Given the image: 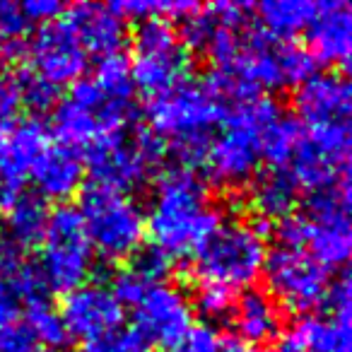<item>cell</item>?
<instances>
[{"label": "cell", "instance_id": "1", "mask_svg": "<svg viewBox=\"0 0 352 352\" xmlns=\"http://www.w3.org/2000/svg\"><path fill=\"white\" fill-rule=\"evenodd\" d=\"M145 222L155 241L152 246L174 258L196 254L222 215L201 176L186 166H169L157 179Z\"/></svg>", "mask_w": 352, "mask_h": 352}, {"label": "cell", "instance_id": "2", "mask_svg": "<svg viewBox=\"0 0 352 352\" xmlns=\"http://www.w3.org/2000/svg\"><path fill=\"white\" fill-rule=\"evenodd\" d=\"M150 131L160 140H169L179 166H198L206 160L210 131L222 123L225 109L215 94L198 80H182L174 87L157 92L147 99Z\"/></svg>", "mask_w": 352, "mask_h": 352}, {"label": "cell", "instance_id": "3", "mask_svg": "<svg viewBox=\"0 0 352 352\" xmlns=\"http://www.w3.org/2000/svg\"><path fill=\"white\" fill-rule=\"evenodd\" d=\"M283 113V107L273 97H263V94L227 109L222 118L225 131L215 140H210L203 160L208 176L217 186L239 188L254 182L256 171L263 162L261 138Z\"/></svg>", "mask_w": 352, "mask_h": 352}, {"label": "cell", "instance_id": "4", "mask_svg": "<svg viewBox=\"0 0 352 352\" xmlns=\"http://www.w3.org/2000/svg\"><path fill=\"white\" fill-rule=\"evenodd\" d=\"M263 232L251 222L227 220L193 254V273L201 283L230 287L232 292L251 287L263 273L265 263Z\"/></svg>", "mask_w": 352, "mask_h": 352}, {"label": "cell", "instance_id": "5", "mask_svg": "<svg viewBox=\"0 0 352 352\" xmlns=\"http://www.w3.org/2000/svg\"><path fill=\"white\" fill-rule=\"evenodd\" d=\"M222 73L232 75L254 92L263 89H285L302 85L314 73V60L307 49L294 41H275L261 30H246L236 41Z\"/></svg>", "mask_w": 352, "mask_h": 352}, {"label": "cell", "instance_id": "6", "mask_svg": "<svg viewBox=\"0 0 352 352\" xmlns=\"http://www.w3.org/2000/svg\"><path fill=\"white\" fill-rule=\"evenodd\" d=\"M80 217L94 254L107 261L131 258L147 234L145 210L131 193L89 184L80 193Z\"/></svg>", "mask_w": 352, "mask_h": 352}, {"label": "cell", "instance_id": "7", "mask_svg": "<svg viewBox=\"0 0 352 352\" xmlns=\"http://www.w3.org/2000/svg\"><path fill=\"white\" fill-rule=\"evenodd\" d=\"M87 150L92 184L128 193L140 188L160 166L164 157V140H160L147 126L131 123L123 131L97 140Z\"/></svg>", "mask_w": 352, "mask_h": 352}, {"label": "cell", "instance_id": "8", "mask_svg": "<svg viewBox=\"0 0 352 352\" xmlns=\"http://www.w3.org/2000/svg\"><path fill=\"white\" fill-rule=\"evenodd\" d=\"M135 116L133 102L111 99L97 87L92 78H82L73 85L68 97L56 104L54 135L60 145L92 147L97 140L128 128Z\"/></svg>", "mask_w": 352, "mask_h": 352}, {"label": "cell", "instance_id": "9", "mask_svg": "<svg viewBox=\"0 0 352 352\" xmlns=\"http://www.w3.org/2000/svg\"><path fill=\"white\" fill-rule=\"evenodd\" d=\"M39 273L51 292L68 294L89 280L94 268V249L85 232V222L75 206H58L49 215L41 239Z\"/></svg>", "mask_w": 352, "mask_h": 352}, {"label": "cell", "instance_id": "10", "mask_svg": "<svg viewBox=\"0 0 352 352\" xmlns=\"http://www.w3.org/2000/svg\"><path fill=\"white\" fill-rule=\"evenodd\" d=\"M128 63L133 85L152 97L188 78L191 51L184 46L169 20L150 17L138 25L133 36V58Z\"/></svg>", "mask_w": 352, "mask_h": 352}, {"label": "cell", "instance_id": "11", "mask_svg": "<svg viewBox=\"0 0 352 352\" xmlns=\"http://www.w3.org/2000/svg\"><path fill=\"white\" fill-rule=\"evenodd\" d=\"M304 246L326 270L345 268L352 251L350 179L323 191H314L304 208Z\"/></svg>", "mask_w": 352, "mask_h": 352}, {"label": "cell", "instance_id": "12", "mask_svg": "<svg viewBox=\"0 0 352 352\" xmlns=\"http://www.w3.org/2000/svg\"><path fill=\"white\" fill-rule=\"evenodd\" d=\"M265 292L278 302L280 309L309 314L326 304L331 275L321 263L302 249L275 246L263 263Z\"/></svg>", "mask_w": 352, "mask_h": 352}, {"label": "cell", "instance_id": "13", "mask_svg": "<svg viewBox=\"0 0 352 352\" xmlns=\"http://www.w3.org/2000/svg\"><path fill=\"white\" fill-rule=\"evenodd\" d=\"M350 164V126L302 128L287 171L299 188L323 191L347 179Z\"/></svg>", "mask_w": 352, "mask_h": 352}, {"label": "cell", "instance_id": "14", "mask_svg": "<svg viewBox=\"0 0 352 352\" xmlns=\"http://www.w3.org/2000/svg\"><path fill=\"white\" fill-rule=\"evenodd\" d=\"M135 328L152 345L174 347L193 328V307L182 287L160 283L135 304Z\"/></svg>", "mask_w": 352, "mask_h": 352}, {"label": "cell", "instance_id": "15", "mask_svg": "<svg viewBox=\"0 0 352 352\" xmlns=\"http://www.w3.org/2000/svg\"><path fill=\"white\" fill-rule=\"evenodd\" d=\"M49 145V128L36 118L0 128V210H6L25 191L32 166Z\"/></svg>", "mask_w": 352, "mask_h": 352}, {"label": "cell", "instance_id": "16", "mask_svg": "<svg viewBox=\"0 0 352 352\" xmlns=\"http://www.w3.org/2000/svg\"><path fill=\"white\" fill-rule=\"evenodd\" d=\"M27 54H30L32 73H36L41 80L58 89L63 85H75L78 80H82L87 70V54L80 49V44L60 17L36 30Z\"/></svg>", "mask_w": 352, "mask_h": 352}, {"label": "cell", "instance_id": "17", "mask_svg": "<svg viewBox=\"0 0 352 352\" xmlns=\"http://www.w3.org/2000/svg\"><path fill=\"white\" fill-rule=\"evenodd\" d=\"M70 338L94 340L113 331L123 321V307L111 294V289L97 283H85L63 294V302L56 309Z\"/></svg>", "mask_w": 352, "mask_h": 352}, {"label": "cell", "instance_id": "18", "mask_svg": "<svg viewBox=\"0 0 352 352\" xmlns=\"http://www.w3.org/2000/svg\"><path fill=\"white\" fill-rule=\"evenodd\" d=\"M352 92L342 73H311L294 89V111L307 128L350 126Z\"/></svg>", "mask_w": 352, "mask_h": 352}, {"label": "cell", "instance_id": "19", "mask_svg": "<svg viewBox=\"0 0 352 352\" xmlns=\"http://www.w3.org/2000/svg\"><path fill=\"white\" fill-rule=\"evenodd\" d=\"M60 20L87 56L104 58V56L121 54L128 39V20L118 15L111 6L75 3L73 8L63 10Z\"/></svg>", "mask_w": 352, "mask_h": 352}, {"label": "cell", "instance_id": "20", "mask_svg": "<svg viewBox=\"0 0 352 352\" xmlns=\"http://www.w3.org/2000/svg\"><path fill=\"white\" fill-rule=\"evenodd\" d=\"M307 46L314 63L347 65L352 54V10L345 0L316 3V15L307 27Z\"/></svg>", "mask_w": 352, "mask_h": 352}, {"label": "cell", "instance_id": "21", "mask_svg": "<svg viewBox=\"0 0 352 352\" xmlns=\"http://www.w3.org/2000/svg\"><path fill=\"white\" fill-rule=\"evenodd\" d=\"M30 179L36 186V196L44 198V201H60V206H63L70 196H75L82 188V155L73 147L51 142L39 155V160L34 162Z\"/></svg>", "mask_w": 352, "mask_h": 352}, {"label": "cell", "instance_id": "22", "mask_svg": "<svg viewBox=\"0 0 352 352\" xmlns=\"http://www.w3.org/2000/svg\"><path fill=\"white\" fill-rule=\"evenodd\" d=\"M232 326L246 345H268L283 333V309L265 289L246 287L232 307Z\"/></svg>", "mask_w": 352, "mask_h": 352}, {"label": "cell", "instance_id": "23", "mask_svg": "<svg viewBox=\"0 0 352 352\" xmlns=\"http://www.w3.org/2000/svg\"><path fill=\"white\" fill-rule=\"evenodd\" d=\"M0 215H3V234H6L3 241L22 254L41 244L51 210L44 198L22 191L6 210H0Z\"/></svg>", "mask_w": 352, "mask_h": 352}, {"label": "cell", "instance_id": "24", "mask_svg": "<svg viewBox=\"0 0 352 352\" xmlns=\"http://www.w3.org/2000/svg\"><path fill=\"white\" fill-rule=\"evenodd\" d=\"M287 340L299 352H350V316L309 314L294 323Z\"/></svg>", "mask_w": 352, "mask_h": 352}, {"label": "cell", "instance_id": "25", "mask_svg": "<svg viewBox=\"0 0 352 352\" xmlns=\"http://www.w3.org/2000/svg\"><path fill=\"white\" fill-rule=\"evenodd\" d=\"M251 208L263 225L292 215L299 198V186L285 169H270L251 184Z\"/></svg>", "mask_w": 352, "mask_h": 352}, {"label": "cell", "instance_id": "26", "mask_svg": "<svg viewBox=\"0 0 352 352\" xmlns=\"http://www.w3.org/2000/svg\"><path fill=\"white\" fill-rule=\"evenodd\" d=\"M263 34L275 41H292L299 32H307L316 15V3L309 0H268L254 8Z\"/></svg>", "mask_w": 352, "mask_h": 352}, {"label": "cell", "instance_id": "27", "mask_svg": "<svg viewBox=\"0 0 352 352\" xmlns=\"http://www.w3.org/2000/svg\"><path fill=\"white\" fill-rule=\"evenodd\" d=\"M92 80L104 94L111 99H121V102H133V78H131V63L123 54H111L99 58L97 68H94Z\"/></svg>", "mask_w": 352, "mask_h": 352}, {"label": "cell", "instance_id": "28", "mask_svg": "<svg viewBox=\"0 0 352 352\" xmlns=\"http://www.w3.org/2000/svg\"><path fill=\"white\" fill-rule=\"evenodd\" d=\"M27 328L32 331V336L36 338L41 347L46 352L49 350H63L70 342V336L65 331L63 321H60L58 311L51 304H39V307L27 309Z\"/></svg>", "mask_w": 352, "mask_h": 352}, {"label": "cell", "instance_id": "29", "mask_svg": "<svg viewBox=\"0 0 352 352\" xmlns=\"http://www.w3.org/2000/svg\"><path fill=\"white\" fill-rule=\"evenodd\" d=\"M8 289L10 294L17 299V304H25L30 307H39V304H49V285H46L44 275L39 273V268L32 263H25L22 261L15 270L8 278Z\"/></svg>", "mask_w": 352, "mask_h": 352}, {"label": "cell", "instance_id": "30", "mask_svg": "<svg viewBox=\"0 0 352 352\" xmlns=\"http://www.w3.org/2000/svg\"><path fill=\"white\" fill-rule=\"evenodd\" d=\"M234 292L230 287L212 283H201L196 287V297H193L191 307L208 321H225L230 318L232 307H234Z\"/></svg>", "mask_w": 352, "mask_h": 352}, {"label": "cell", "instance_id": "31", "mask_svg": "<svg viewBox=\"0 0 352 352\" xmlns=\"http://www.w3.org/2000/svg\"><path fill=\"white\" fill-rule=\"evenodd\" d=\"M15 80L17 87H20L22 107H30L32 111H49L51 107L58 104V87L41 80L30 68L20 70V75H15Z\"/></svg>", "mask_w": 352, "mask_h": 352}, {"label": "cell", "instance_id": "32", "mask_svg": "<svg viewBox=\"0 0 352 352\" xmlns=\"http://www.w3.org/2000/svg\"><path fill=\"white\" fill-rule=\"evenodd\" d=\"M82 352H150V342L135 328H113L94 340L85 342Z\"/></svg>", "mask_w": 352, "mask_h": 352}, {"label": "cell", "instance_id": "33", "mask_svg": "<svg viewBox=\"0 0 352 352\" xmlns=\"http://www.w3.org/2000/svg\"><path fill=\"white\" fill-rule=\"evenodd\" d=\"M128 268L135 270L142 280H145L150 287L164 283L171 273V258L157 246H147V249H138L135 254L128 261Z\"/></svg>", "mask_w": 352, "mask_h": 352}, {"label": "cell", "instance_id": "34", "mask_svg": "<svg viewBox=\"0 0 352 352\" xmlns=\"http://www.w3.org/2000/svg\"><path fill=\"white\" fill-rule=\"evenodd\" d=\"M164 352H222V336L210 326H193L179 345L166 347Z\"/></svg>", "mask_w": 352, "mask_h": 352}, {"label": "cell", "instance_id": "35", "mask_svg": "<svg viewBox=\"0 0 352 352\" xmlns=\"http://www.w3.org/2000/svg\"><path fill=\"white\" fill-rule=\"evenodd\" d=\"M20 111H22V97L15 75L0 73V128H10L12 123H17Z\"/></svg>", "mask_w": 352, "mask_h": 352}, {"label": "cell", "instance_id": "36", "mask_svg": "<svg viewBox=\"0 0 352 352\" xmlns=\"http://www.w3.org/2000/svg\"><path fill=\"white\" fill-rule=\"evenodd\" d=\"M0 352H46L25 323L15 321L0 328Z\"/></svg>", "mask_w": 352, "mask_h": 352}, {"label": "cell", "instance_id": "37", "mask_svg": "<svg viewBox=\"0 0 352 352\" xmlns=\"http://www.w3.org/2000/svg\"><path fill=\"white\" fill-rule=\"evenodd\" d=\"M30 27L32 25L25 17V12H22L20 3H10V0L0 3V30H3V34H6V39L10 44L22 41V36H27Z\"/></svg>", "mask_w": 352, "mask_h": 352}, {"label": "cell", "instance_id": "38", "mask_svg": "<svg viewBox=\"0 0 352 352\" xmlns=\"http://www.w3.org/2000/svg\"><path fill=\"white\" fill-rule=\"evenodd\" d=\"M20 6L30 25H34V22L36 25H49V22H56L63 15V6L58 0H27Z\"/></svg>", "mask_w": 352, "mask_h": 352}, {"label": "cell", "instance_id": "39", "mask_svg": "<svg viewBox=\"0 0 352 352\" xmlns=\"http://www.w3.org/2000/svg\"><path fill=\"white\" fill-rule=\"evenodd\" d=\"M22 263V254L15 251L12 246H8L6 241H0V292L8 289V278L10 273Z\"/></svg>", "mask_w": 352, "mask_h": 352}, {"label": "cell", "instance_id": "40", "mask_svg": "<svg viewBox=\"0 0 352 352\" xmlns=\"http://www.w3.org/2000/svg\"><path fill=\"white\" fill-rule=\"evenodd\" d=\"M17 316H20V304H17V299L10 294V289L0 292V328L15 323Z\"/></svg>", "mask_w": 352, "mask_h": 352}, {"label": "cell", "instance_id": "41", "mask_svg": "<svg viewBox=\"0 0 352 352\" xmlns=\"http://www.w3.org/2000/svg\"><path fill=\"white\" fill-rule=\"evenodd\" d=\"M222 352H254V350L236 336H222Z\"/></svg>", "mask_w": 352, "mask_h": 352}, {"label": "cell", "instance_id": "42", "mask_svg": "<svg viewBox=\"0 0 352 352\" xmlns=\"http://www.w3.org/2000/svg\"><path fill=\"white\" fill-rule=\"evenodd\" d=\"M263 352H299V350H297V347H294L289 340H285V342H278V345H270V347H265Z\"/></svg>", "mask_w": 352, "mask_h": 352}, {"label": "cell", "instance_id": "43", "mask_svg": "<svg viewBox=\"0 0 352 352\" xmlns=\"http://www.w3.org/2000/svg\"><path fill=\"white\" fill-rule=\"evenodd\" d=\"M12 51V44L6 39V34H3V30H0V63L8 58V54Z\"/></svg>", "mask_w": 352, "mask_h": 352}]
</instances>
